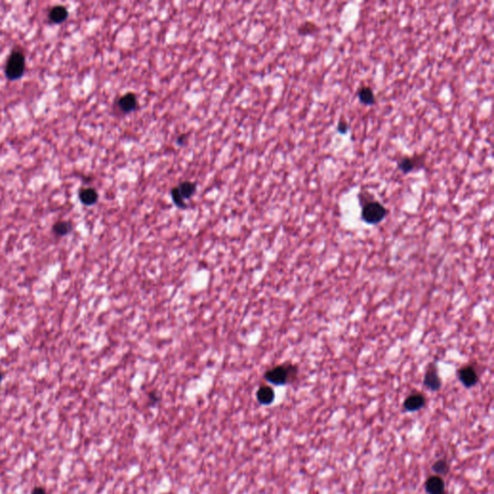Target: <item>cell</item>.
<instances>
[{
  "instance_id": "19",
  "label": "cell",
  "mask_w": 494,
  "mask_h": 494,
  "mask_svg": "<svg viewBox=\"0 0 494 494\" xmlns=\"http://www.w3.org/2000/svg\"><path fill=\"white\" fill-rule=\"evenodd\" d=\"M349 129V125L344 119H341L337 125V132L341 135H346Z\"/></svg>"
},
{
  "instance_id": "17",
  "label": "cell",
  "mask_w": 494,
  "mask_h": 494,
  "mask_svg": "<svg viewBox=\"0 0 494 494\" xmlns=\"http://www.w3.org/2000/svg\"><path fill=\"white\" fill-rule=\"evenodd\" d=\"M171 199H172L174 205L177 208H179L181 210H185L187 208V204H186L184 197L182 196V194L180 193L177 186H175L171 189Z\"/></svg>"
},
{
  "instance_id": "15",
  "label": "cell",
  "mask_w": 494,
  "mask_h": 494,
  "mask_svg": "<svg viewBox=\"0 0 494 494\" xmlns=\"http://www.w3.org/2000/svg\"><path fill=\"white\" fill-rule=\"evenodd\" d=\"M319 30H320L319 26L316 25L315 23L306 21L297 27V34L299 36H303V37L312 36V35L316 34L317 32H319Z\"/></svg>"
},
{
  "instance_id": "18",
  "label": "cell",
  "mask_w": 494,
  "mask_h": 494,
  "mask_svg": "<svg viewBox=\"0 0 494 494\" xmlns=\"http://www.w3.org/2000/svg\"><path fill=\"white\" fill-rule=\"evenodd\" d=\"M432 469L437 475H445L449 470V466H448V463L446 460L438 459L432 465Z\"/></svg>"
},
{
  "instance_id": "22",
  "label": "cell",
  "mask_w": 494,
  "mask_h": 494,
  "mask_svg": "<svg viewBox=\"0 0 494 494\" xmlns=\"http://www.w3.org/2000/svg\"><path fill=\"white\" fill-rule=\"evenodd\" d=\"M149 397H150V400H151L153 403H155V404H156V403H158V402H159V400H160L159 395H158L157 393H154V392L150 393Z\"/></svg>"
},
{
  "instance_id": "2",
  "label": "cell",
  "mask_w": 494,
  "mask_h": 494,
  "mask_svg": "<svg viewBox=\"0 0 494 494\" xmlns=\"http://www.w3.org/2000/svg\"><path fill=\"white\" fill-rule=\"evenodd\" d=\"M298 368L292 363H284L273 367L265 373V379L272 384L280 386L293 383L297 378Z\"/></svg>"
},
{
  "instance_id": "23",
  "label": "cell",
  "mask_w": 494,
  "mask_h": 494,
  "mask_svg": "<svg viewBox=\"0 0 494 494\" xmlns=\"http://www.w3.org/2000/svg\"><path fill=\"white\" fill-rule=\"evenodd\" d=\"M3 379H4V374L0 371V384L3 382Z\"/></svg>"
},
{
  "instance_id": "10",
  "label": "cell",
  "mask_w": 494,
  "mask_h": 494,
  "mask_svg": "<svg viewBox=\"0 0 494 494\" xmlns=\"http://www.w3.org/2000/svg\"><path fill=\"white\" fill-rule=\"evenodd\" d=\"M79 200L85 206H93L99 200V193L93 187H84L79 191Z\"/></svg>"
},
{
  "instance_id": "7",
  "label": "cell",
  "mask_w": 494,
  "mask_h": 494,
  "mask_svg": "<svg viewBox=\"0 0 494 494\" xmlns=\"http://www.w3.org/2000/svg\"><path fill=\"white\" fill-rule=\"evenodd\" d=\"M117 106L118 109L125 114H130L132 112L136 111L139 107V101L137 99V96L133 92L124 94L123 96H121L117 100Z\"/></svg>"
},
{
  "instance_id": "1",
  "label": "cell",
  "mask_w": 494,
  "mask_h": 494,
  "mask_svg": "<svg viewBox=\"0 0 494 494\" xmlns=\"http://www.w3.org/2000/svg\"><path fill=\"white\" fill-rule=\"evenodd\" d=\"M358 197L362 207L361 219L370 225H377L383 222L388 214V210L383 204L375 200L369 192H360Z\"/></svg>"
},
{
  "instance_id": "14",
  "label": "cell",
  "mask_w": 494,
  "mask_h": 494,
  "mask_svg": "<svg viewBox=\"0 0 494 494\" xmlns=\"http://www.w3.org/2000/svg\"><path fill=\"white\" fill-rule=\"evenodd\" d=\"M68 10L64 6H55L50 11L49 18L53 24H61L68 18Z\"/></svg>"
},
{
  "instance_id": "9",
  "label": "cell",
  "mask_w": 494,
  "mask_h": 494,
  "mask_svg": "<svg viewBox=\"0 0 494 494\" xmlns=\"http://www.w3.org/2000/svg\"><path fill=\"white\" fill-rule=\"evenodd\" d=\"M425 489L428 494L443 493L445 492L444 480L439 475L432 476L425 483Z\"/></svg>"
},
{
  "instance_id": "13",
  "label": "cell",
  "mask_w": 494,
  "mask_h": 494,
  "mask_svg": "<svg viewBox=\"0 0 494 494\" xmlns=\"http://www.w3.org/2000/svg\"><path fill=\"white\" fill-rule=\"evenodd\" d=\"M177 187L185 200L193 197L197 190V185L190 181H184L180 183Z\"/></svg>"
},
{
  "instance_id": "8",
  "label": "cell",
  "mask_w": 494,
  "mask_h": 494,
  "mask_svg": "<svg viewBox=\"0 0 494 494\" xmlns=\"http://www.w3.org/2000/svg\"><path fill=\"white\" fill-rule=\"evenodd\" d=\"M426 397L421 393H412L404 402V408L408 412L418 411L425 407Z\"/></svg>"
},
{
  "instance_id": "16",
  "label": "cell",
  "mask_w": 494,
  "mask_h": 494,
  "mask_svg": "<svg viewBox=\"0 0 494 494\" xmlns=\"http://www.w3.org/2000/svg\"><path fill=\"white\" fill-rule=\"evenodd\" d=\"M73 231V225L69 221H58L52 226V233L56 236H65Z\"/></svg>"
},
{
  "instance_id": "24",
  "label": "cell",
  "mask_w": 494,
  "mask_h": 494,
  "mask_svg": "<svg viewBox=\"0 0 494 494\" xmlns=\"http://www.w3.org/2000/svg\"><path fill=\"white\" fill-rule=\"evenodd\" d=\"M440 494H446V491H445V492H443V493H440Z\"/></svg>"
},
{
  "instance_id": "3",
  "label": "cell",
  "mask_w": 494,
  "mask_h": 494,
  "mask_svg": "<svg viewBox=\"0 0 494 494\" xmlns=\"http://www.w3.org/2000/svg\"><path fill=\"white\" fill-rule=\"evenodd\" d=\"M25 54L20 50L13 51L5 67V74L7 78L10 80H16L20 78L25 73Z\"/></svg>"
},
{
  "instance_id": "11",
  "label": "cell",
  "mask_w": 494,
  "mask_h": 494,
  "mask_svg": "<svg viewBox=\"0 0 494 494\" xmlns=\"http://www.w3.org/2000/svg\"><path fill=\"white\" fill-rule=\"evenodd\" d=\"M357 97L359 101L367 106L374 105L377 102V99L373 89L369 86H361L357 90Z\"/></svg>"
},
{
  "instance_id": "6",
  "label": "cell",
  "mask_w": 494,
  "mask_h": 494,
  "mask_svg": "<svg viewBox=\"0 0 494 494\" xmlns=\"http://www.w3.org/2000/svg\"><path fill=\"white\" fill-rule=\"evenodd\" d=\"M457 378L466 388L474 387L479 383V374L476 368L471 364L462 366L457 372Z\"/></svg>"
},
{
  "instance_id": "21",
  "label": "cell",
  "mask_w": 494,
  "mask_h": 494,
  "mask_svg": "<svg viewBox=\"0 0 494 494\" xmlns=\"http://www.w3.org/2000/svg\"><path fill=\"white\" fill-rule=\"evenodd\" d=\"M31 494H49V493H48V491H47V489H46V488H44V487H42V486H36V487H34V488L32 489V492H31Z\"/></svg>"
},
{
  "instance_id": "4",
  "label": "cell",
  "mask_w": 494,
  "mask_h": 494,
  "mask_svg": "<svg viewBox=\"0 0 494 494\" xmlns=\"http://www.w3.org/2000/svg\"><path fill=\"white\" fill-rule=\"evenodd\" d=\"M425 167V155H414L412 157H403L398 161V169L405 175L418 171Z\"/></svg>"
},
{
  "instance_id": "12",
  "label": "cell",
  "mask_w": 494,
  "mask_h": 494,
  "mask_svg": "<svg viewBox=\"0 0 494 494\" xmlns=\"http://www.w3.org/2000/svg\"><path fill=\"white\" fill-rule=\"evenodd\" d=\"M275 394L272 387L270 386H261L257 391V400L261 405L269 406L272 405L274 401Z\"/></svg>"
},
{
  "instance_id": "5",
  "label": "cell",
  "mask_w": 494,
  "mask_h": 494,
  "mask_svg": "<svg viewBox=\"0 0 494 494\" xmlns=\"http://www.w3.org/2000/svg\"><path fill=\"white\" fill-rule=\"evenodd\" d=\"M423 383H424V386L431 391L437 392L440 390V388L442 386V381L438 375L437 366L434 362H432L428 366L426 373H425V376H424Z\"/></svg>"
},
{
  "instance_id": "20",
  "label": "cell",
  "mask_w": 494,
  "mask_h": 494,
  "mask_svg": "<svg viewBox=\"0 0 494 494\" xmlns=\"http://www.w3.org/2000/svg\"><path fill=\"white\" fill-rule=\"evenodd\" d=\"M187 140H188V135L187 134H181V135L177 136L176 143L178 146L183 147L187 143Z\"/></svg>"
}]
</instances>
